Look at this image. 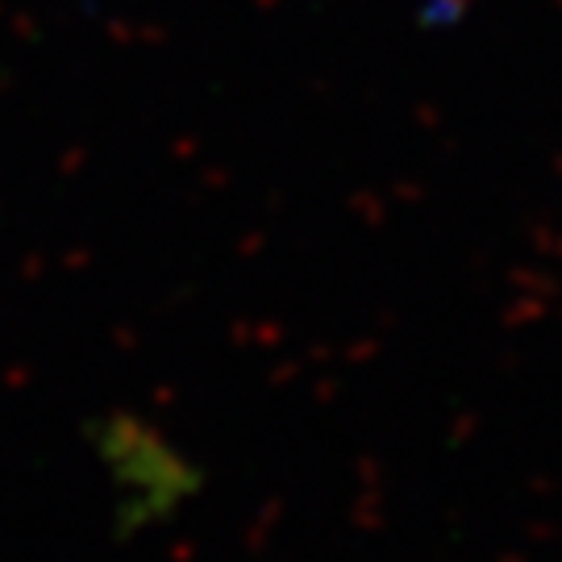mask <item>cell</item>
I'll return each instance as SVG.
<instances>
[{
    "mask_svg": "<svg viewBox=\"0 0 562 562\" xmlns=\"http://www.w3.org/2000/svg\"><path fill=\"white\" fill-rule=\"evenodd\" d=\"M83 442L104 480L117 538H142L176 525L209 487L204 462L134 408L97 413L83 429Z\"/></svg>",
    "mask_w": 562,
    "mask_h": 562,
    "instance_id": "6da1fadb",
    "label": "cell"
}]
</instances>
